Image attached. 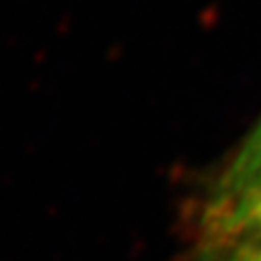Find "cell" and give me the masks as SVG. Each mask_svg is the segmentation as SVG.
<instances>
[{"label":"cell","mask_w":261,"mask_h":261,"mask_svg":"<svg viewBox=\"0 0 261 261\" xmlns=\"http://www.w3.org/2000/svg\"><path fill=\"white\" fill-rule=\"evenodd\" d=\"M261 237V187L230 200H204L198 214V249Z\"/></svg>","instance_id":"6da1fadb"},{"label":"cell","mask_w":261,"mask_h":261,"mask_svg":"<svg viewBox=\"0 0 261 261\" xmlns=\"http://www.w3.org/2000/svg\"><path fill=\"white\" fill-rule=\"evenodd\" d=\"M261 187V119L222 167L204 200H230Z\"/></svg>","instance_id":"7a4b0ae2"},{"label":"cell","mask_w":261,"mask_h":261,"mask_svg":"<svg viewBox=\"0 0 261 261\" xmlns=\"http://www.w3.org/2000/svg\"><path fill=\"white\" fill-rule=\"evenodd\" d=\"M200 261H261V237L198 249Z\"/></svg>","instance_id":"3957f363"}]
</instances>
